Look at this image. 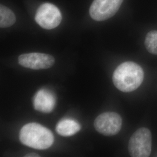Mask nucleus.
<instances>
[{
	"mask_svg": "<svg viewBox=\"0 0 157 157\" xmlns=\"http://www.w3.org/2000/svg\"><path fill=\"white\" fill-rule=\"evenodd\" d=\"M18 62L21 65L32 69H45L51 67L55 62L54 58L48 54L32 52L19 56Z\"/></svg>",
	"mask_w": 157,
	"mask_h": 157,
	"instance_id": "0eeeda50",
	"label": "nucleus"
},
{
	"mask_svg": "<svg viewBox=\"0 0 157 157\" xmlns=\"http://www.w3.org/2000/svg\"><path fill=\"white\" fill-rule=\"evenodd\" d=\"M35 21L41 28L50 30L59 26L62 21V15L55 5L44 3L38 8Z\"/></svg>",
	"mask_w": 157,
	"mask_h": 157,
	"instance_id": "20e7f679",
	"label": "nucleus"
},
{
	"mask_svg": "<svg viewBox=\"0 0 157 157\" xmlns=\"http://www.w3.org/2000/svg\"><path fill=\"white\" fill-rule=\"evenodd\" d=\"M124 0H94L90 6V15L96 21H103L118 12Z\"/></svg>",
	"mask_w": 157,
	"mask_h": 157,
	"instance_id": "423d86ee",
	"label": "nucleus"
},
{
	"mask_svg": "<svg viewBox=\"0 0 157 157\" xmlns=\"http://www.w3.org/2000/svg\"><path fill=\"white\" fill-rule=\"evenodd\" d=\"M128 149L131 157H149L152 149L150 130L146 128H141L136 130L130 139Z\"/></svg>",
	"mask_w": 157,
	"mask_h": 157,
	"instance_id": "7ed1b4c3",
	"label": "nucleus"
},
{
	"mask_svg": "<svg viewBox=\"0 0 157 157\" xmlns=\"http://www.w3.org/2000/svg\"><path fill=\"white\" fill-rule=\"evenodd\" d=\"M19 139L23 144L37 150H46L54 141L51 130L37 123L24 125L19 133Z\"/></svg>",
	"mask_w": 157,
	"mask_h": 157,
	"instance_id": "f03ea898",
	"label": "nucleus"
},
{
	"mask_svg": "<svg viewBox=\"0 0 157 157\" xmlns=\"http://www.w3.org/2000/svg\"><path fill=\"white\" fill-rule=\"evenodd\" d=\"M25 157H40L39 155H38L36 153H30L28 154L27 155H26Z\"/></svg>",
	"mask_w": 157,
	"mask_h": 157,
	"instance_id": "f8f14e48",
	"label": "nucleus"
},
{
	"mask_svg": "<svg viewBox=\"0 0 157 157\" xmlns=\"http://www.w3.org/2000/svg\"><path fill=\"white\" fill-rule=\"evenodd\" d=\"M145 45L149 52L157 56V31H151L147 33L145 39Z\"/></svg>",
	"mask_w": 157,
	"mask_h": 157,
	"instance_id": "9b49d317",
	"label": "nucleus"
},
{
	"mask_svg": "<svg viewBox=\"0 0 157 157\" xmlns=\"http://www.w3.org/2000/svg\"><path fill=\"white\" fill-rule=\"evenodd\" d=\"M56 101V97L52 92L41 89L38 91L34 97V107L40 112L50 113L54 109Z\"/></svg>",
	"mask_w": 157,
	"mask_h": 157,
	"instance_id": "6e6552de",
	"label": "nucleus"
},
{
	"mask_svg": "<svg viewBox=\"0 0 157 157\" xmlns=\"http://www.w3.org/2000/svg\"><path fill=\"white\" fill-rule=\"evenodd\" d=\"M16 22V17L11 10L3 5L0 6V26L6 28L11 26Z\"/></svg>",
	"mask_w": 157,
	"mask_h": 157,
	"instance_id": "9d476101",
	"label": "nucleus"
},
{
	"mask_svg": "<svg viewBox=\"0 0 157 157\" xmlns=\"http://www.w3.org/2000/svg\"><path fill=\"white\" fill-rule=\"evenodd\" d=\"M122 125L121 117L116 112H104L95 119L94 127L100 133L105 136L118 134Z\"/></svg>",
	"mask_w": 157,
	"mask_h": 157,
	"instance_id": "39448f33",
	"label": "nucleus"
},
{
	"mask_svg": "<svg viewBox=\"0 0 157 157\" xmlns=\"http://www.w3.org/2000/svg\"><path fill=\"white\" fill-rule=\"evenodd\" d=\"M80 128V125L78 122L71 119H64L56 124V131L58 134L67 137L75 135Z\"/></svg>",
	"mask_w": 157,
	"mask_h": 157,
	"instance_id": "1a4fd4ad",
	"label": "nucleus"
},
{
	"mask_svg": "<svg viewBox=\"0 0 157 157\" xmlns=\"http://www.w3.org/2000/svg\"><path fill=\"white\" fill-rule=\"evenodd\" d=\"M144 71L139 65L133 62H125L114 71L112 80L118 90L129 93L138 89L144 80Z\"/></svg>",
	"mask_w": 157,
	"mask_h": 157,
	"instance_id": "f257e3e1",
	"label": "nucleus"
}]
</instances>
